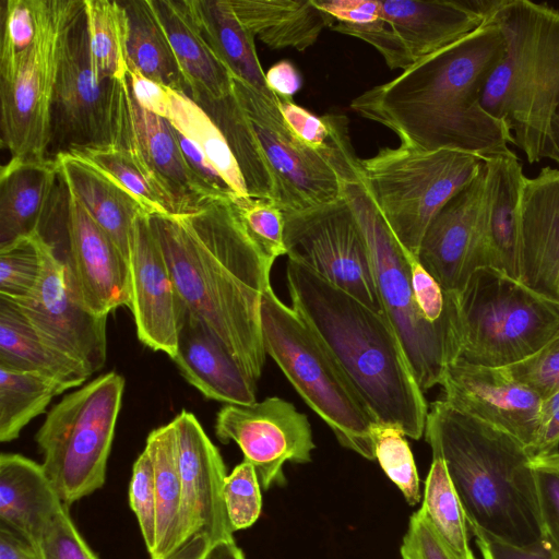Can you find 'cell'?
<instances>
[{
    "label": "cell",
    "instance_id": "obj_51",
    "mask_svg": "<svg viewBox=\"0 0 559 559\" xmlns=\"http://www.w3.org/2000/svg\"><path fill=\"white\" fill-rule=\"evenodd\" d=\"M278 110L293 134L309 147L323 151L331 141L333 131V115L318 117L293 98L276 96Z\"/></svg>",
    "mask_w": 559,
    "mask_h": 559
},
{
    "label": "cell",
    "instance_id": "obj_43",
    "mask_svg": "<svg viewBox=\"0 0 559 559\" xmlns=\"http://www.w3.org/2000/svg\"><path fill=\"white\" fill-rule=\"evenodd\" d=\"M374 454L385 475L415 506L420 500L419 477L404 431L393 425L374 423L371 427Z\"/></svg>",
    "mask_w": 559,
    "mask_h": 559
},
{
    "label": "cell",
    "instance_id": "obj_34",
    "mask_svg": "<svg viewBox=\"0 0 559 559\" xmlns=\"http://www.w3.org/2000/svg\"><path fill=\"white\" fill-rule=\"evenodd\" d=\"M121 4L128 25V69L188 95L189 86L151 0L121 1Z\"/></svg>",
    "mask_w": 559,
    "mask_h": 559
},
{
    "label": "cell",
    "instance_id": "obj_21",
    "mask_svg": "<svg viewBox=\"0 0 559 559\" xmlns=\"http://www.w3.org/2000/svg\"><path fill=\"white\" fill-rule=\"evenodd\" d=\"M130 307L138 338L173 358L183 309L171 273L150 225L140 214L132 228L129 253Z\"/></svg>",
    "mask_w": 559,
    "mask_h": 559
},
{
    "label": "cell",
    "instance_id": "obj_47",
    "mask_svg": "<svg viewBox=\"0 0 559 559\" xmlns=\"http://www.w3.org/2000/svg\"><path fill=\"white\" fill-rule=\"evenodd\" d=\"M129 503L151 556L156 547L157 503L153 465L145 450L133 464L129 486Z\"/></svg>",
    "mask_w": 559,
    "mask_h": 559
},
{
    "label": "cell",
    "instance_id": "obj_60",
    "mask_svg": "<svg viewBox=\"0 0 559 559\" xmlns=\"http://www.w3.org/2000/svg\"><path fill=\"white\" fill-rule=\"evenodd\" d=\"M545 157L559 164V109L554 115L547 131L544 158Z\"/></svg>",
    "mask_w": 559,
    "mask_h": 559
},
{
    "label": "cell",
    "instance_id": "obj_28",
    "mask_svg": "<svg viewBox=\"0 0 559 559\" xmlns=\"http://www.w3.org/2000/svg\"><path fill=\"white\" fill-rule=\"evenodd\" d=\"M59 182L55 159L9 160L0 170V247L40 231Z\"/></svg>",
    "mask_w": 559,
    "mask_h": 559
},
{
    "label": "cell",
    "instance_id": "obj_55",
    "mask_svg": "<svg viewBox=\"0 0 559 559\" xmlns=\"http://www.w3.org/2000/svg\"><path fill=\"white\" fill-rule=\"evenodd\" d=\"M314 4L331 15L334 24L362 25L382 16L380 0H314Z\"/></svg>",
    "mask_w": 559,
    "mask_h": 559
},
{
    "label": "cell",
    "instance_id": "obj_2",
    "mask_svg": "<svg viewBox=\"0 0 559 559\" xmlns=\"http://www.w3.org/2000/svg\"><path fill=\"white\" fill-rule=\"evenodd\" d=\"M506 52L501 29L485 23L395 79L354 98L350 108L393 131L401 144L450 148L487 159L511 152L506 124L481 106L487 81Z\"/></svg>",
    "mask_w": 559,
    "mask_h": 559
},
{
    "label": "cell",
    "instance_id": "obj_14",
    "mask_svg": "<svg viewBox=\"0 0 559 559\" xmlns=\"http://www.w3.org/2000/svg\"><path fill=\"white\" fill-rule=\"evenodd\" d=\"M284 217L288 259L304 263L371 310L384 312L365 237L344 199L284 212Z\"/></svg>",
    "mask_w": 559,
    "mask_h": 559
},
{
    "label": "cell",
    "instance_id": "obj_53",
    "mask_svg": "<svg viewBox=\"0 0 559 559\" xmlns=\"http://www.w3.org/2000/svg\"><path fill=\"white\" fill-rule=\"evenodd\" d=\"M484 559H559L543 540L537 544L519 546L501 540L475 525H468Z\"/></svg>",
    "mask_w": 559,
    "mask_h": 559
},
{
    "label": "cell",
    "instance_id": "obj_3",
    "mask_svg": "<svg viewBox=\"0 0 559 559\" xmlns=\"http://www.w3.org/2000/svg\"><path fill=\"white\" fill-rule=\"evenodd\" d=\"M286 282L292 308L336 359L376 421L420 439L428 404L388 316L294 259L287 261Z\"/></svg>",
    "mask_w": 559,
    "mask_h": 559
},
{
    "label": "cell",
    "instance_id": "obj_4",
    "mask_svg": "<svg viewBox=\"0 0 559 559\" xmlns=\"http://www.w3.org/2000/svg\"><path fill=\"white\" fill-rule=\"evenodd\" d=\"M430 406L425 439L432 457L445 464L467 525L519 546L540 543L533 456L527 448L443 400Z\"/></svg>",
    "mask_w": 559,
    "mask_h": 559
},
{
    "label": "cell",
    "instance_id": "obj_40",
    "mask_svg": "<svg viewBox=\"0 0 559 559\" xmlns=\"http://www.w3.org/2000/svg\"><path fill=\"white\" fill-rule=\"evenodd\" d=\"M438 534L460 559H475L464 510L444 462L432 457L420 507Z\"/></svg>",
    "mask_w": 559,
    "mask_h": 559
},
{
    "label": "cell",
    "instance_id": "obj_32",
    "mask_svg": "<svg viewBox=\"0 0 559 559\" xmlns=\"http://www.w3.org/2000/svg\"><path fill=\"white\" fill-rule=\"evenodd\" d=\"M246 29L272 49L312 46L334 20L314 0H228Z\"/></svg>",
    "mask_w": 559,
    "mask_h": 559
},
{
    "label": "cell",
    "instance_id": "obj_16",
    "mask_svg": "<svg viewBox=\"0 0 559 559\" xmlns=\"http://www.w3.org/2000/svg\"><path fill=\"white\" fill-rule=\"evenodd\" d=\"M63 187V240L61 246H50L64 265L73 295L99 316H108L121 306L129 308L128 260L81 202Z\"/></svg>",
    "mask_w": 559,
    "mask_h": 559
},
{
    "label": "cell",
    "instance_id": "obj_13",
    "mask_svg": "<svg viewBox=\"0 0 559 559\" xmlns=\"http://www.w3.org/2000/svg\"><path fill=\"white\" fill-rule=\"evenodd\" d=\"M123 81L99 82L90 66L84 8L72 21L53 91L47 158L115 145Z\"/></svg>",
    "mask_w": 559,
    "mask_h": 559
},
{
    "label": "cell",
    "instance_id": "obj_26",
    "mask_svg": "<svg viewBox=\"0 0 559 559\" xmlns=\"http://www.w3.org/2000/svg\"><path fill=\"white\" fill-rule=\"evenodd\" d=\"M380 7L413 66L485 24L465 0H380Z\"/></svg>",
    "mask_w": 559,
    "mask_h": 559
},
{
    "label": "cell",
    "instance_id": "obj_29",
    "mask_svg": "<svg viewBox=\"0 0 559 559\" xmlns=\"http://www.w3.org/2000/svg\"><path fill=\"white\" fill-rule=\"evenodd\" d=\"M53 159L66 188L129 262L133 224L140 214L145 213L142 206L118 183L81 156L68 153Z\"/></svg>",
    "mask_w": 559,
    "mask_h": 559
},
{
    "label": "cell",
    "instance_id": "obj_35",
    "mask_svg": "<svg viewBox=\"0 0 559 559\" xmlns=\"http://www.w3.org/2000/svg\"><path fill=\"white\" fill-rule=\"evenodd\" d=\"M144 450L153 465L157 503L156 547L151 559H163L185 543L182 490L173 420L150 432Z\"/></svg>",
    "mask_w": 559,
    "mask_h": 559
},
{
    "label": "cell",
    "instance_id": "obj_59",
    "mask_svg": "<svg viewBox=\"0 0 559 559\" xmlns=\"http://www.w3.org/2000/svg\"><path fill=\"white\" fill-rule=\"evenodd\" d=\"M211 547L212 543L204 534H195L163 559H205Z\"/></svg>",
    "mask_w": 559,
    "mask_h": 559
},
{
    "label": "cell",
    "instance_id": "obj_61",
    "mask_svg": "<svg viewBox=\"0 0 559 559\" xmlns=\"http://www.w3.org/2000/svg\"><path fill=\"white\" fill-rule=\"evenodd\" d=\"M205 559H246V557L233 539L213 545Z\"/></svg>",
    "mask_w": 559,
    "mask_h": 559
},
{
    "label": "cell",
    "instance_id": "obj_15",
    "mask_svg": "<svg viewBox=\"0 0 559 559\" xmlns=\"http://www.w3.org/2000/svg\"><path fill=\"white\" fill-rule=\"evenodd\" d=\"M222 443L235 442L257 473L262 489L283 485L286 462L308 463L316 448L307 415L277 396L250 405L226 404L215 421Z\"/></svg>",
    "mask_w": 559,
    "mask_h": 559
},
{
    "label": "cell",
    "instance_id": "obj_54",
    "mask_svg": "<svg viewBox=\"0 0 559 559\" xmlns=\"http://www.w3.org/2000/svg\"><path fill=\"white\" fill-rule=\"evenodd\" d=\"M127 82L135 102L145 110L168 118L171 107V88L150 80L133 69H128Z\"/></svg>",
    "mask_w": 559,
    "mask_h": 559
},
{
    "label": "cell",
    "instance_id": "obj_7",
    "mask_svg": "<svg viewBox=\"0 0 559 559\" xmlns=\"http://www.w3.org/2000/svg\"><path fill=\"white\" fill-rule=\"evenodd\" d=\"M261 328L266 355L340 444L376 460L371 437L376 419L319 336L272 286L262 298Z\"/></svg>",
    "mask_w": 559,
    "mask_h": 559
},
{
    "label": "cell",
    "instance_id": "obj_5",
    "mask_svg": "<svg viewBox=\"0 0 559 559\" xmlns=\"http://www.w3.org/2000/svg\"><path fill=\"white\" fill-rule=\"evenodd\" d=\"M486 23L497 25L506 52L481 95L534 164L544 158L547 131L559 109V10L528 0H502Z\"/></svg>",
    "mask_w": 559,
    "mask_h": 559
},
{
    "label": "cell",
    "instance_id": "obj_22",
    "mask_svg": "<svg viewBox=\"0 0 559 559\" xmlns=\"http://www.w3.org/2000/svg\"><path fill=\"white\" fill-rule=\"evenodd\" d=\"M484 190L483 166L441 209L421 241L417 259L445 293L459 294L475 271L486 267L479 223Z\"/></svg>",
    "mask_w": 559,
    "mask_h": 559
},
{
    "label": "cell",
    "instance_id": "obj_49",
    "mask_svg": "<svg viewBox=\"0 0 559 559\" xmlns=\"http://www.w3.org/2000/svg\"><path fill=\"white\" fill-rule=\"evenodd\" d=\"M540 400L559 391V331L528 358L504 367Z\"/></svg>",
    "mask_w": 559,
    "mask_h": 559
},
{
    "label": "cell",
    "instance_id": "obj_23",
    "mask_svg": "<svg viewBox=\"0 0 559 559\" xmlns=\"http://www.w3.org/2000/svg\"><path fill=\"white\" fill-rule=\"evenodd\" d=\"M518 278L559 304V169L527 178L521 200Z\"/></svg>",
    "mask_w": 559,
    "mask_h": 559
},
{
    "label": "cell",
    "instance_id": "obj_17",
    "mask_svg": "<svg viewBox=\"0 0 559 559\" xmlns=\"http://www.w3.org/2000/svg\"><path fill=\"white\" fill-rule=\"evenodd\" d=\"M44 259L43 276L33 295L11 301L45 341L93 374L106 361L107 316L92 312L75 298L63 263L45 239Z\"/></svg>",
    "mask_w": 559,
    "mask_h": 559
},
{
    "label": "cell",
    "instance_id": "obj_11",
    "mask_svg": "<svg viewBox=\"0 0 559 559\" xmlns=\"http://www.w3.org/2000/svg\"><path fill=\"white\" fill-rule=\"evenodd\" d=\"M84 0H39L38 29L24 52L0 59L1 146L11 160L47 158L50 111L68 29Z\"/></svg>",
    "mask_w": 559,
    "mask_h": 559
},
{
    "label": "cell",
    "instance_id": "obj_38",
    "mask_svg": "<svg viewBox=\"0 0 559 559\" xmlns=\"http://www.w3.org/2000/svg\"><path fill=\"white\" fill-rule=\"evenodd\" d=\"M167 120L197 144L237 199L249 197L226 139L202 107L186 94L171 90V107Z\"/></svg>",
    "mask_w": 559,
    "mask_h": 559
},
{
    "label": "cell",
    "instance_id": "obj_56",
    "mask_svg": "<svg viewBox=\"0 0 559 559\" xmlns=\"http://www.w3.org/2000/svg\"><path fill=\"white\" fill-rule=\"evenodd\" d=\"M539 420V431L530 450L533 457L558 451L559 391L540 401Z\"/></svg>",
    "mask_w": 559,
    "mask_h": 559
},
{
    "label": "cell",
    "instance_id": "obj_44",
    "mask_svg": "<svg viewBox=\"0 0 559 559\" xmlns=\"http://www.w3.org/2000/svg\"><path fill=\"white\" fill-rule=\"evenodd\" d=\"M247 231L272 260L286 254L284 212L271 200L251 197L233 201Z\"/></svg>",
    "mask_w": 559,
    "mask_h": 559
},
{
    "label": "cell",
    "instance_id": "obj_18",
    "mask_svg": "<svg viewBox=\"0 0 559 559\" xmlns=\"http://www.w3.org/2000/svg\"><path fill=\"white\" fill-rule=\"evenodd\" d=\"M115 145L129 153L168 201L175 216L197 212L216 200L187 167L170 122L143 109L133 98L127 79L118 109Z\"/></svg>",
    "mask_w": 559,
    "mask_h": 559
},
{
    "label": "cell",
    "instance_id": "obj_1",
    "mask_svg": "<svg viewBox=\"0 0 559 559\" xmlns=\"http://www.w3.org/2000/svg\"><path fill=\"white\" fill-rule=\"evenodd\" d=\"M148 221L181 302L257 383L266 358L261 305L274 260L251 238L231 200Z\"/></svg>",
    "mask_w": 559,
    "mask_h": 559
},
{
    "label": "cell",
    "instance_id": "obj_57",
    "mask_svg": "<svg viewBox=\"0 0 559 559\" xmlns=\"http://www.w3.org/2000/svg\"><path fill=\"white\" fill-rule=\"evenodd\" d=\"M267 88L276 96L293 98L301 87V76L289 60H281L265 72Z\"/></svg>",
    "mask_w": 559,
    "mask_h": 559
},
{
    "label": "cell",
    "instance_id": "obj_10",
    "mask_svg": "<svg viewBox=\"0 0 559 559\" xmlns=\"http://www.w3.org/2000/svg\"><path fill=\"white\" fill-rule=\"evenodd\" d=\"M460 358L508 367L542 348L559 331V304L501 271H475L457 294Z\"/></svg>",
    "mask_w": 559,
    "mask_h": 559
},
{
    "label": "cell",
    "instance_id": "obj_37",
    "mask_svg": "<svg viewBox=\"0 0 559 559\" xmlns=\"http://www.w3.org/2000/svg\"><path fill=\"white\" fill-rule=\"evenodd\" d=\"M90 66L97 81H123L128 74L126 11L121 1L84 0Z\"/></svg>",
    "mask_w": 559,
    "mask_h": 559
},
{
    "label": "cell",
    "instance_id": "obj_36",
    "mask_svg": "<svg viewBox=\"0 0 559 559\" xmlns=\"http://www.w3.org/2000/svg\"><path fill=\"white\" fill-rule=\"evenodd\" d=\"M218 127L243 177L248 195L274 201V182L250 123L234 92L219 98L194 100Z\"/></svg>",
    "mask_w": 559,
    "mask_h": 559
},
{
    "label": "cell",
    "instance_id": "obj_48",
    "mask_svg": "<svg viewBox=\"0 0 559 559\" xmlns=\"http://www.w3.org/2000/svg\"><path fill=\"white\" fill-rule=\"evenodd\" d=\"M39 0H3L0 59L15 57L34 43L38 29Z\"/></svg>",
    "mask_w": 559,
    "mask_h": 559
},
{
    "label": "cell",
    "instance_id": "obj_39",
    "mask_svg": "<svg viewBox=\"0 0 559 559\" xmlns=\"http://www.w3.org/2000/svg\"><path fill=\"white\" fill-rule=\"evenodd\" d=\"M68 390L46 377L0 368V441L10 442L40 415L52 397Z\"/></svg>",
    "mask_w": 559,
    "mask_h": 559
},
{
    "label": "cell",
    "instance_id": "obj_42",
    "mask_svg": "<svg viewBox=\"0 0 559 559\" xmlns=\"http://www.w3.org/2000/svg\"><path fill=\"white\" fill-rule=\"evenodd\" d=\"M44 238L39 233L0 247V297L21 301L33 295L44 272Z\"/></svg>",
    "mask_w": 559,
    "mask_h": 559
},
{
    "label": "cell",
    "instance_id": "obj_9",
    "mask_svg": "<svg viewBox=\"0 0 559 559\" xmlns=\"http://www.w3.org/2000/svg\"><path fill=\"white\" fill-rule=\"evenodd\" d=\"M123 390L119 373L97 377L57 403L35 436L43 468L67 507L105 484Z\"/></svg>",
    "mask_w": 559,
    "mask_h": 559
},
{
    "label": "cell",
    "instance_id": "obj_31",
    "mask_svg": "<svg viewBox=\"0 0 559 559\" xmlns=\"http://www.w3.org/2000/svg\"><path fill=\"white\" fill-rule=\"evenodd\" d=\"M0 368L31 372L67 389L81 385L86 368L45 341L17 306L0 297Z\"/></svg>",
    "mask_w": 559,
    "mask_h": 559
},
{
    "label": "cell",
    "instance_id": "obj_58",
    "mask_svg": "<svg viewBox=\"0 0 559 559\" xmlns=\"http://www.w3.org/2000/svg\"><path fill=\"white\" fill-rule=\"evenodd\" d=\"M0 559H43L38 547L0 527Z\"/></svg>",
    "mask_w": 559,
    "mask_h": 559
},
{
    "label": "cell",
    "instance_id": "obj_27",
    "mask_svg": "<svg viewBox=\"0 0 559 559\" xmlns=\"http://www.w3.org/2000/svg\"><path fill=\"white\" fill-rule=\"evenodd\" d=\"M62 506L41 464L16 453L0 455V527L37 546Z\"/></svg>",
    "mask_w": 559,
    "mask_h": 559
},
{
    "label": "cell",
    "instance_id": "obj_8",
    "mask_svg": "<svg viewBox=\"0 0 559 559\" xmlns=\"http://www.w3.org/2000/svg\"><path fill=\"white\" fill-rule=\"evenodd\" d=\"M484 163L457 150L429 151L404 144L360 159L376 205L399 242L416 258L431 222L477 177Z\"/></svg>",
    "mask_w": 559,
    "mask_h": 559
},
{
    "label": "cell",
    "instance_id": "obj_33",
    "mask_svg": "<svg viewBox=\"0 0 559 559\" xmlns=\"http://www.w3.org/2000/svg\"><path fill=\"white\" fill-rule=\"evenodd\" d=\"M203 39L231 75L276 100L266 86L254 37L235 15L228 0H186Z\"/></svg>",
    "mask_w": 559,
    "mask_h": 559
},
{
    "label": "cell",
    "instance_id": "obj_24",
    "mask_svg": "<svg viewBox=\"0 0 559 559\" xmlns=\"http://www.w3.org/2000/svg\"><path fill=\"white\" fill-rule=\"evenodd\" d=\"M171 359L185 379L205 397L234 405L257 402V383L185 306L179 319L177 352Z\"/></svg>",
    "mask_w": 559,
    "mask_h": 559
},
{
    "label": "cell",
    "instance_id": "obj_41",
    "mask_svg": "<svg viewBox=\"0 0 559 559\" xmlns=\"http://www.w3.org/2000/svg\"><path fill=\"white\" fill-rule=\"evenodd\" d=\"M104 173L142 206L148 215H174L168 201L156 190L127 151L109 145L73 153Z\"/></svg>",
    "mask_w": 559,
    "mask_h": 559
},
{
    "label": "cell",
    "instance_id": "obj_52",
    "mask_svg": "<svg viewBox=\"0 0 559 559\" xmlns=\"http://www.w3.org/2000/svg\"><path fill=\"white\" fill-rule=\"evenodd\" d=\"M402 559H460L420 508L409 518L401 545Z\"/></svg>",
    "mask_w": 559,
    "mask_h": 559
},
{
    "label": "cell",
    "instance_id": "obj_30",
    "mask_svg": "<svg viewBox=\"0 0 559 559\" xmlns=\"http://www.w3.org/2000/svg\"><path fill=\"white\" fill-rule=\"evenodd\" d=\"M189 86V96L219 99L234 92V76L200 35L186 0H151Z\"/></svg>",
    "mask_w": 559,
    "mask_h": 559
},
{
    "label": "cell",
    "instance_id": "obj_25",
    "mask_svg": "<svg viewBox=\"0 0 559 559\" xmlns=\"http://www.w3.org/2000/svg\"><path fill=\"white\" fill-rule=\"evenodd\" d=\"M484 170L479 223L486 267L518 278L520 209L527 178L512 151L485 159Z\"/></svg>",
    "mask_w": 559,
    "mask_h": 559
},
{
    "label": "cell",
    "instance_id": "obj_46",
    "mask_svg": "<svg viewBox=\"0 0 559 559\" xmlns=\"http://www.w3.org/2000/svg\"><path fill=\"white\" fill-rule=\"evenodd\" d=\"M540 515L542 540L559 555V451L532 460Z\"/></svg>",
    "mask_w": 559,
    "mask_h": 559
},
{
    "label": "cell",
    "instance_id": "obj_20",
    "mask_svg": "<svg viewBox=\"0 0 559 559\" xmlns=\"http://www.w3.org/2000/svg\"><path fill=\"white\" fill-rule=\"evenodd\" d=\"M177 461L182 490V531L185 542L204 534L212 546L234 539L224 499L226 468L197 417L181 411L173 420Z\"/></svg>",
    "mask_w": 559,
    "mask_h": 559
},
{
    "label": "cell",
    "instance_id": "obj_50",
    "mask_svg": "<svg viewBox=\"0 0 559 559\" xmlns=\"http://www.w3.org/2000/svg\"><path fill=\"white\" fill-rule=\"evenodd\" d=\"M37 547L43 559H98L78 532L66 504L44 530Z\"/></svg>",
    "mask_w": 559,
    "mask_h": 559
},
{
    "label": "cell",
    "instance_id": "obj_6",
    "mask_svg": "<svg viewBox=\"0 0 559 559\" xmlns=\"http://www.w3.org/2000/svg\"><path fill=\"white\" fill-rule=\"evenodd\" d=\"M335 168L342 180L343 199L365 237L383 310L400 337L416 382L423 392L428 391L440 384L448 365L460 358V316L432 323L420 313L412 289L411 253L376 205L354 147L338 156Z\"/></svg>",
    "mask_w": 559,
    "mask_h": 559
},
{
    "label": "cell",
    "instance_id": "obj_12",
    "mask_svg": "<svg viewBox=\"0 0 559 559\" xmlns=\"http://www.w3.org/2000/svg\"><path fill=\"white\" fill-rule=\"evenodd\" d=\"M234 94L258 141L274 182V203L285 213L302 212L343 199L333 163L335 116L329 146L317 151L298 140L276 104L234 78Z\"/></svg>",
    "mask_w": 559,
    "mask_h": 559
},
{
    "label": "cell",
    "instance_id": "obj_19",
    "mask_svg": "<svg viewBox=\"0 0 559 559\" xmlns=\"http://www.w3.org/2000/svg\"><path fill=\"white\" fill-rule=\"evenodd\" d=\"M440 385L442 400L453 408L511 435L530 452L539 431L542 400L507 368L457 358L445 368Z\"/></svg>",
    "mask_w": 559,
    "mask_h": 559
},
{
    "label": "cell",
    "instance_id": "obj_45",
    "mask_svg": "<svg viewBox=\"0 0 559 559\" xmlns=\"http://www.w3.org/2000/svg\"><path fill=\"white\" fill-rule=\"evenodd\" d=\"M223 499L234 533L252 526L259 519L262 509L261 486L249 462L243 460L226 476Z\"/></svg>",
    "mask_w": 559,
    "mask_h": 559
}]
</instances>
